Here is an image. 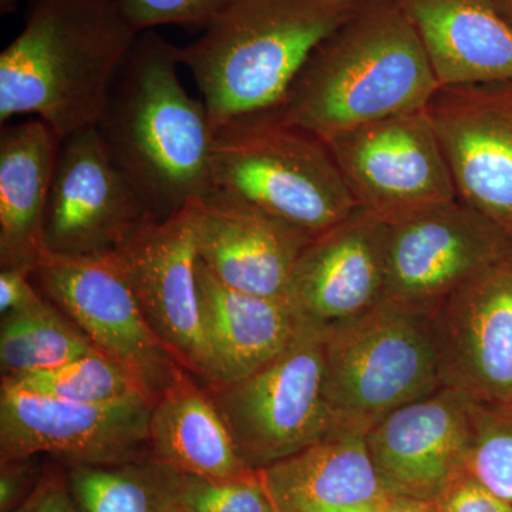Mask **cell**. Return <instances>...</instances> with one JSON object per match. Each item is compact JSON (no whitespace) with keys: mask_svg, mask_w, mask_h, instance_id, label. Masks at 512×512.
<instances>
[{"mask_svg":"<svg viewBox=\"0 0 512 512\" xmlns=\"http://www.w3.org/2000/svg\"><path fill=\"white\" fill-rule=\"evenodd\" d=\"M439 89L419 36L396 0H363L313 50L271 113L328 141L424 110Z\"/></svg>","mask_w":512,"mask_h":512,"instance_id":"cell-3","label":"cell"},{"mask_svg":"<svg viewBox=\"0 0 512 512\" xmlns=\"http://www.w3.org/2000/svg\"><path fill=\"white\" fill-rule=\"evenodd\" d=\"M325 400L333 427L369 431L441 387L431 311L383 299L325 326Z\"/></svg>","mask_w":512,"mask_h":512,"instance_id":"cell-6","label":"cell"},{"mask_svg":"<svg viewBox=\"0 0 512 512\" xmlns=\"http://www.w3.org/2000/svg\"><path fill=\"white\" fill-rule=\"evenodd\" d=\"M426 113L457 200L512 239V80L440 87Z\"/></svg>","mask_w":512,"mask_h":512,"instance_id":"cell-12","label":"cell"},{"mask_svg":"<svg viewBox=\"0 0 512 512\" xmlns=\"http://www.w3.org/2000/svg\"><path fill=\"white\" fill-rule=\"evenodd\" d=\"M363 0H222L202 35L180 47L214 133L275 110L316 49Z\"/></svg>","mask_w":512,"mask_h":512,"instance_id":"cell-4","label":"cell"},{"mask_svg":"<svg viewBox=\"0 0 512 512\" xmlns=\"http://www.w3.org/2000/svg\"><path fill=\"white\" fill-rule=\"evenodd\" d=\"M32 279V266L2 268V274H0L2 316L26 311L45 301L33 285Z\"/></svg>","mask_w":512,"mask_h":512,"instance_id":"cell-32","label":"cell"},{"mask_svg":"<svg viewBox=\"0 0 512 512\" xmlns=\"http://www.w3.org/2000/svg\"><path fill=\"white\" fill-rule=\"evenodd\" d=\"M20 2L22 0H0V13L2 15H9V13L15 12Z\"/></svg>","mask_w":512,"mask_h":512,"instance_id":"cell-36","label":"cell"},{"mask_svg":"<svg viewBox=\"0 0 512 512\" xmlns=\"http://www.w3.org/2000/svg\"><path fill=\"white\" fill-rule=\"evenodd\" d=\"M365 431L333 427L299 453L259 470L275 512H383L386 490Z\"/></svg>","mask_w":512,"mask_h":512,"instance_id":"cell-19","label":"cell"},{"mask_svg":"<svg viewBox=\"0 0 512 512\" xmlns=\"http://www.w3.org/2000/svg\"><path fill=\"white\" fill-rule=\"evenodd\" d=\"M222 0H120L127 22L137 33L158 26L180 25L204 29Z\"/></svg>","mask_w":512,"mask_h":512,"instance_id":"cell-29","label":"cell"},{"mask_svg":"<svg viewBox=\"0 0 512 512\" xmlns=\"http://www.w3.org/2000/svg\"><path fill=\"white\" fill-rule=\"evenodd\" d=\"M62 138L45 121L0 131V264L33 266L45 251V218Z\"/></svg>","mask_w":512,"mask_h":512,"instance_id":"cell-22","label":"cell"},{"mask_svg":"<svg viewBox=\"0 0 512 512\" xmlns=\"http://www.w3.org/2000/svg\"><path fill=\"white\" fill-rule=\"evenodd\" d=\"M67 481L80 512H168L177 503L180 474L147 457L114 466L74 464Z\"/></svg>","mask_w":512,"mask_h":512,"instance_id":"cell-24","label":"cell"},{"mask_svg":"<svg viewBox=\"0 0 512 512\" xmlns=\"http://www.w3.org/2000/svg\"><path fill=\"white\" fill-rule=\"evenodd\" d=\"M148 217L153 215L114 163L96 127L63 138L47 201V251H110Z\"/></svg>","mask_w":512,"mask_h":512,"instance_id":"cell-15","label":"cell"},{"mask_svg":"<svg viewBox=\"0 0 512 512\" xmlns=\"http://www.w3.org/2000/svg\"><path fill=\"white\" fill-rule=\"evenodd\" d=\"M28 460L6 461L2 463L0 474V512H13L32 493L35 485Z\"/></svg>","mask_w":512,"mask_h":512,"instance_id":"cell-33","label":"cell"},{"mask_svg":"<svg viewBox=\"0 0 512 512\" xmlns=\"http://www.w3.org/2000/svg\"><path fill=\"white\" fill-rule=\"evenodd\" d=\"M151 400L64 402L0 387V460L36 454L69 466H114L150 457Z\"/></svg>","mask_w":512,"mask_h":512,"instance_id":"cell-10","label":"cell"},{"mask_svg":"<svg viewBox=\"0 0 512 512\" xmlns=\"http://www.w3.org/2000/svg\"><path fill=\"white\" fill-rule=\"evenodd\" d=\"M32 278L94 348L130 373L154 403L188 372L151 329L113 249L83 255L45 249L32 266Z\"/></svg>","mask_w":512,"mask_h":512,"instance_id":"cell-8","label":"cell"},{"mask_svg":"<svg viewBox=\"0 0 512 512\" xmlns=\"http://www.w3.org/2000/svg\"><path fill=\"white\" fill-rule=\"evenodd\" d=\"M2 384L73 403L106 404L140 397L151 400L130 373L99 350L53 369L3 376Z\"/></svg>","mask_w":512,"mask_h":512,"instance_id":"cell-26","label":"cell"},{"mask_svg":"<svg viewBox=\"0 0 512 512\" xmlns=\"http://www.w3.org/2000/svg\"><path fill=\"white\" fill-rule=\"evenodd\" d=\"M177 501L194 512H275L258 471L235 478L180 474Z\"/></svg>","mask_w":512,"mask_h":512,"instance_id":"cell-28","label":"cell"},{"mask_svg":"<svg viewBox=\"0 0 512 512\" xmlns=\"http://www.w3.org/2000/svg\"><path fill=\"white\" fill-rule=\"evenodd\" d=\"M195 201L163 220L148 217L113 251L151 329L184 369L210 383L197 281Z\"/></svg>","mask_w":512,"mask_h":512,"instance_id":"cell-11","label":"cell"},{"mask_svg":"<svg viewBox=\"0 0 512 512\" xmlns=\"http://www.w3.org/2000/svg\"><path fill=\"white\" fill-rule=\"evenodd\" d=\"M431 329L441 387L512 403V252L437 303Z\"/></svg>","mask_w":512,"mask_h":512,"instance_id":"cell-13","label":"cell"},{"mask_svg":"<svg viewBox=\"0 0 512 512\" xmlns=\"http://www.w3.org/2000/svg\"><path fill=\"white\" fill-rule=\"evenodd\" d=\"M436 512H512V504L470 476L466 468L433 501Z\"/></svg>","mask_w":512,"mask_h":512,"instance_id":"cell-30","label":"cell"},{"mask_svg":"<svg viewBox=\"0 0 512 512\" xmlns=\"http://www.w3.org/2000/svg\"><path fill=\"white\" fill-rule=\"evenodd\" d=\"M138 35L120 0H30L0 53V123L35 116L62 140L97 127Z\"/></svg>","mask_w":512,"mask_h":512,"instance_id":"cell-2","label":"cell"},{"mask_svg":"<svg viewBox=\"0 0 512 512\" xmlns=\"http://www.w3.org/2000/svg\"><path fill=\"white\" fill-rule=\"evenodd\" d=\"M323 340L325 325L303 318L275 359L237 383L208 390L249 470L291 457L332 430Z\"/></svg>","mask_w":512,"mask_h":512,"instance_id":"cell-7","label":"cell"},{"mask_svg":"<svg viewBox=\"0 0 512 512\" xmlns=\"http://www.w3.org/2000/svg\"><path fill=\"white\" fill-rule=\"evenodd\" d=\"M202 325L211 357L208 387L251 376L295 338L303 318L288 298H269L229 288L197 265Z\"/></svg>","mask_w":512,"mask_h":512,"instance_id":"cell-20","label":"cell"},{"mask_svg":"<svg viewBox=\"0 0 512 512\" xmlns=\"http://www.w3.org/2000/svg\"><path fill=\"white\" fill-rule=\"evenodd\" d=\"M198 259L229 288L286 298L312 237L220 192L194 202Z\"/></svg>","mask_w":512,"mask_h":512,"instance_id":"cell-18","label":"cell"},{"mask_svg":"<svg viewBox=\"0 0 512 512\" xmlns=\"http://www.w3.org/2000/svg\"><path fill=\"white\" fill-rule=\"evenodd\" d=\"M383 512H436V507H434V503H431V501L393 497Z\"/></svg>","mask_w":512,"mask_h":512,"instance_id":"cell-34","label":"cell"},{"mask_svg":"<svg viewBox=\"0 0 512 512\" xmlns=\"http://www.w3.org/2000/svg\"><path fill=\"white\" fill-rule=\"evenodd\" d=\"M211 191L244 202L312 238L359 208L326 141L271 111L215 131Z\"/></svg>","mask_w":512,"mask_h":512,"instance_id":"cell-5","label":"cell"},{"mask_svg":"<svg viewBox=\"0 0 512 512\" xmlns=\"http://www.w3.org/2000/svg\"><path fill=\"white\" fill-rule=\"evenodd\" d=\"M512 252L493 222L454 201L389 225L383 299L433 311L468 279Z\"/></svg>","mask_w":512,"mask_h":512,"instance_id":"cell-14","label":"cell"},{"mask_svg":"<svg viewBox=\"0 0 512 512\" xmlns=\"http://www.w3.org/2000/svg\"><path fill=\"white\" fill-rule=\"evenodd\" d=\"M389 225L357 208L303 249L286 298L322 325L352 318L383 301Z\"/></svg>","mask_w":512,"mask_h":512,"instance_id":"cell-17","label":"cell"},{"mask_svg":"<svg viewBox=\"0 0 512 512\" xmlns=\"http://www.w3.org/2000/svg\"><path fill=\"white\" fill-rule=\"evenodd\" d=\"M13 512H80L74 503L67 476L47 470L37 480L32 493Z\"/></svg>","mask_w":512,"mask_h":512,"instance_id":"cell-31","label":"cell"},{"mask_svg":"<svg viewBox=\"0 0 512 512\" xmlns=\"http://www.w3.org/2000/svg\"><path fill=\"white\" fill-rule=\"evenodd\" d=\"M97 350L72 320L46 299L3 316L0 365L3 376L53 369Z\"/></svg>","mask_w":512,"mask_h":512,"instance_id":"cell-25","label":"cell"},{"mask_svg":"<svg viewBox=\"0 0 512 512\" xmlns=\"http://www.w3.org/2000/svg\"><path fill=\"white\" fill-rule=\"evenodd\" d=\"M180 47L140 33L97 124L104 146L158 220L211 191L214 128L178 76Z\"/></svg>","mask_w":512,"mask_h":512,"instance_id":"cell-1","label":"cell"},{"mask_svg":"<svg viewBox=\"0 0 512 512\" xmlns=\"http://www.w3.org/2000/svg\"><path fill=\"white\" fill-rule=\"evenodd\" d=\"M184 372L154 403L150 457L183 476L235 478L251 473L208 390Z\"/></svg>","mask_w":512,"mask_h":512,"instance_id":"cell-23","label":"cell"},{"mask_svg":"<svg viewBox=\"0 0 512 512\" xmlns=\"http://www.w3.org/2000/svg\"><path fill=\"white\" fill-rule=\"evenodd\" d=\"M466 471L512 504V403H471Z\"/></svg>","mask_w":512,"mask_h":512,"instance_id":"cell-27","label":"cell"},{"mask_svg":"<svg viewBox=\"0 0 512 512\" xmlns=\"http://www.w3.org/2000/svg\"><path fill=\"white\" fill-rule=\"evenodd\" d=\"M326 144L357 207L387 225L457 201L426 109L366 124Z\"/></svg>","mask_w":512,"mask_h":512,"instance_id":"cell-9","label":"cell"},{"mask_svg":"<svg viewBox=\"0 0 512 512\" xmlns=\"http://www.w3.org/2000/svg\"><path fill=\"white\" fill-rule=\"evenodd\" d=\"M168 512H194V511L190 510V508H188V507H185V505L178 503V501H177V503H175L173 505V508H171V510Z\"/></svg>","mask_w":512,"mask_h":512,"instance_id":"cell-37","label":"cell"},{"mask_svg":"<svg viewBox=\"0 0 512 512\" xmlns=\"http://www.w3.org/2000/svg\"><path fill=\"white\" fill-rule=\"evenodd\" d=\"M440 87L512 80V25L494 0H396Z\"/></svg>","mask_w":512,"mask_h":512,"instance_id":"cell-21","label":"cell"},{"mask_svg":"<svg viewBox=\"0 0 512 512\" xmlns=\"http://www.w3.org/2000/svg\"><path fill=\"white\" fill-rule=\"evenodd\" d=\"M471 403L463 393L440 387L367 431L370 457L393 497L433 503L466 468Z\"/></svg>","mask_w":512,"mask_h":512,"instance_id":"cell-16","label":"cell"},{"mask_svg":"<svg viewBox=\"0 0 512 512\" xmlns=\"http://www.w3.org/2000/svg\"><path fill=\"white\" fill-rule=\"evenodd\" d=\"M494 2L501 15L512 25V0H494Z\"/></svg>","mask_w":512,"mask_h":512,"instance_id":"cell-35","label":"cell"}]
</instances>
